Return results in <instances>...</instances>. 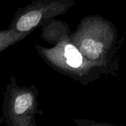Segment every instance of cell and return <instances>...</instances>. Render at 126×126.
<instances>
[{
  "label": "cell",
  "mask_w": 126,
  "mask_h": 126,
  "mask_svg": "<svg viewBox=\"0 0 126 126\" xmlns=\"http://www.w3.org/2000/svg\"><path fill=\"white\" fill-rule=\"evenodd\" d=\"M41 18L39 11H30L23 15L16 23V28L20 32H27L35 27Z\"/></svg>",
  "instance_id": "obj_1"
},
{
  "label": "cell",
  "mask_w": 126,
  "mask_h": 126,
  "mask_svg": "<svg viewBox=\"0 0 126 126\" xmlns=\"http://www.w3.org/2000/svg\"><path fill=\"white\" fill-rule=\"evenodd\" d=\"M64 55L66 58V63L72 67H79L82 63V55L80 52L72 44H67L65 47Z\"/></svg>",
  "instance_id": "obj_2"
},
{
  "label": "cell",
  "mask_w": 126,
  "mask_h": 126,
  "mask_svg": "<svg viewBox=\"0 0 126 126\" xmlns=\"http://www.w3.org/2000/svg\"><path fill=\"white\" fill-rule=\"evenodd\" d=\"M32 97L30 94H23L19 95L14 103V111L17 114H21L25 112L32 104Z\"/></svg>",
  "instance_id": "obj_3"
},
{
  "label": "cell",
  "mask_w": 126,
  "mask_h": 126,
  "mask_svg": "<svg viewBox=\"0 0 126 126\" xmlns=\"http://www.w3.org/2000/svg\"><path fill=\"white\" fill-rule=\"evenodd\" d=\"M83 50L89 55H93L94 58L97 57L102 49V47L100 43H95L94 41L88 39L83 42L82 45Z\"/></svg>",
  "instance_id": "obj_4"
}]
</instances>
